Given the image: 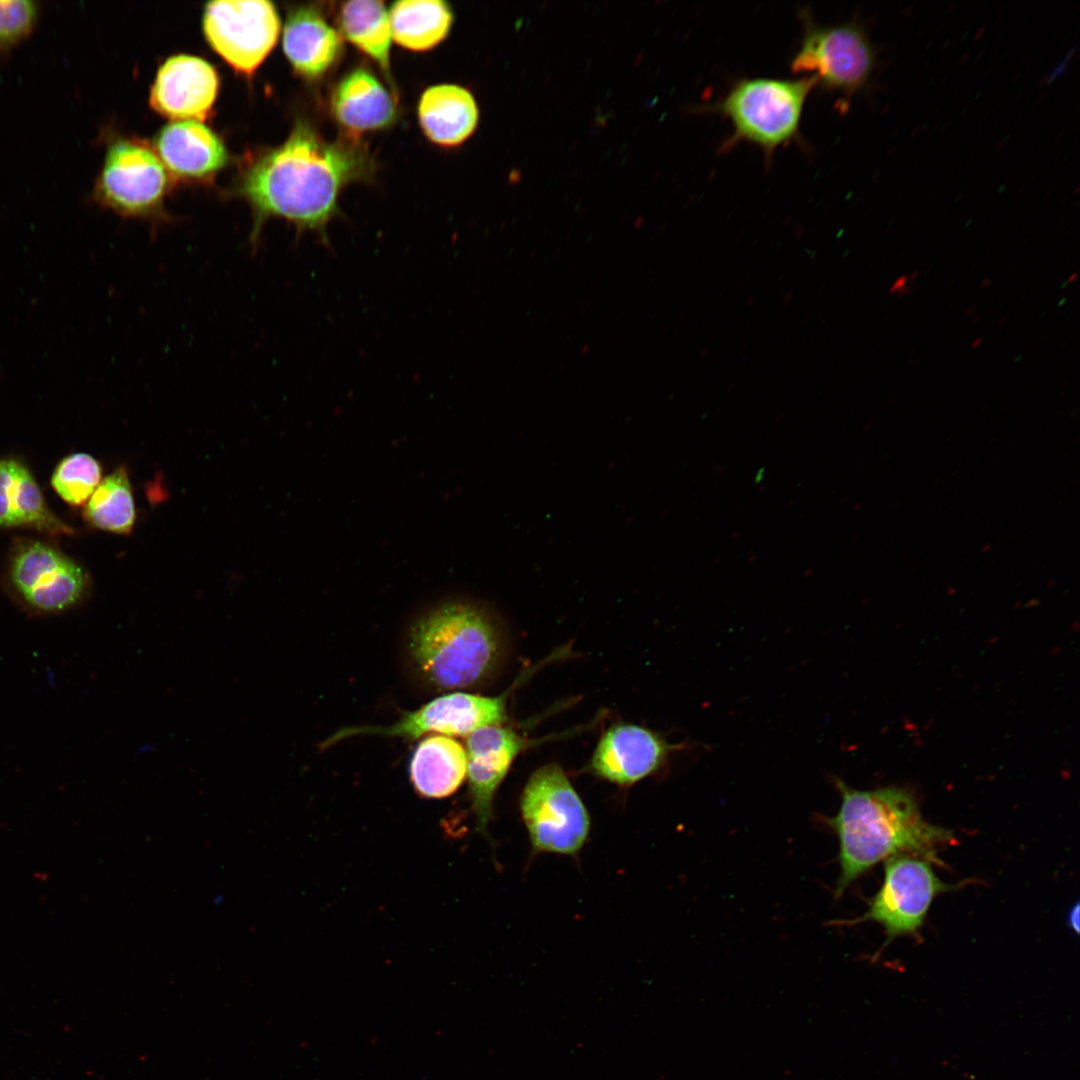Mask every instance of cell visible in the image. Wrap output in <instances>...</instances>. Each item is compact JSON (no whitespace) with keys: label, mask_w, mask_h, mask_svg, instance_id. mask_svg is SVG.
Here are the masks:
<instances>
[{"label":"cell","mask_w":1080,"mask_h":1080,"mask_svg":"<svg viewBox=\"0 0 1080 1080\" xmlns=\"http://www.w3.org/2000/svg\"><path fill=\"white\" fill-rule=\"evenodd\" d=\"M467 772L466 752L456 740L434 735L416 748L410 763V779L416 792L425 798L452 795Z\"/></svg>","instance_id":"ffe728a7"},{"label":"cell","mask_w":1080,"mask_h":1080,"mask_svg":"<svg viewBox=\"0 0 1080 1080\" xmlns=\"http://www.w3.org/2000/svg\"><path fill=\"white\" fill-rule=\"evenodd\" d=\"M167 176L163 163L147 146L117 140L107 149L95 197L121 215L151 217L161 209Z\"/></svg>","instance_id":"30bf717a"},{"label":"cell","mask_w":1080,"mask_h":1080,"mask_svg":"<svg viewBox=\"0 0 1080 1080\" xmlns=\"http://www.w3.org/2000/svg\"><path fill=\"white\" fill-rule=\"evenodd\" d=\"M283 50L293 69L307 79H318L336 63L342 36L312 5L293 9L283 30Z\"/></svg>","instance_id":"2e32d148"},{"label":"cell","mask_w":1080,"mask_h":1080,"mask_svg":"<svg viewBox=\"0 0 1080 1080\" xmlns=\"http://www.w3.org/2000/svg\"><path fill=\"white\" fill-rule=\"evenodd\" d=\"M908 284V275H900L889 288V294H895Z\"/></svg>","instance_id":"4316f807"},{"label":"cell","mask_w":1080,"mask_h":1080,"mask_svg":"<svg viewBox=\"0 0 1080 1080\" xmlns=\"http://www.w3.org/2000/svg\"><path fill=\"white\" fill-rule=\"evenodd\" d=\"M156 148L169 170L186 178L210 176L227 160L221 139L209 127L194 120L164 126L156 138Z\"/></svg>","instance_id":"ac0fdd59"},{"label":"cell","mask_w":1080,"mask_h":1080,"mask_svg":"<svg viewBox=\"0 0 1080 1080\" xmlns=\"http://www.w3.org/2000/svg\"><path fill=\"white\" fill-rule=\"evenodd\" d=\"M959 887L942 882L930 861L899 854L885 860L884 877L867 911L853 923L873 921L884 928L885 946L900 936L919 935L934 899Z\"/></svg>","instance_id":"ba28073f"},{"label":"cell","mask_w":1080,"mask_h":1080,"mask_svg":"<svg viewBox=\"0 0 1080 1080\" xmlns=\"http://www.w3.org/2000/svg\"><path fill=\"white\" fill-rule=\"evenodd\" d=\"M520 807L536 851L574 855L583 846L589 815L559 765L547 764L530 776Z\"/></svg>","instance_id":"52a82bcc"},{"label":"cell","mask_w":1080,"mask_h":1080,"mask_svg":"<svg viewBox=\"0 0 1080 1080\" xmlns=\"http://www.w3.org/2000/svg\"><path fill=\"white\" fill-rule=\"evenodd\" d=\"M912 290H913V286H912V284H907V285H906V286H904V287H903L902 289H900V290H899V291H898V292H897L896 294H897L898 296H906V295H908V294H909V293H910V292H911Z\"/></svg>","instance_id":"f546056e"},{"label":"cell","mask_w":1080,"mask_h":1080,"mask_svg":"<svg viewBox=\"0 0 1080 1080\" xmlns=\"http://www.w3.org/2000/svg\"><path fill=\"white\" fill-rule=\"evenodd\" d=\"M1076 277H1077V273H1076V272H1074V273H1073L1072 275H1070V276H1069V278L1067 279V283H1072V282H1074V281H1075V279H1076Z\"/></svg>","instance_id":"d590c367"},{"label":"cell","mask_w":1080,"mask_h":1080,"mask_svg":"<svg viewBox=\"0 0 1080 1080\" xmlns=\"http://www.w3.org/2000/svg\"><path fill=\"white\" fill-rule=\"evenodd\" d=\"M798 50L792 57L793 73L812 77L824 90L852 95L869 82L876 61L874 48L855 23L820 25L807 13Z\"/></svg>","instance_id":"5b68a950"},{"label":"cell","mask_w":1080,"mask_h":1080,"mask_svg":"<svg viewBox=\"0 0 1080 1080\" xmlns=\"http://www.w3.org/2000/svg\"><path fill=\"white\" fill-rule=\"evenodd\" d=\"M84 519L94 528L129 534L135 523L136 510L128 472L119 466L104 477L85 503Z\"/></svg>","instance_id":"603a6c76"},{"label":"cell","mask_w":1080,"mask_h":1080,"mask_svg":"<svg viewBox=\"0 0 1080 1080\" xmlns=\"http://www.w3.org/2000/svg\"><path fill=\"white\" fill-rule=\"evenodd\" d=\"M838 813L827 819L839 842L836 897L882 860L909 854L940 863L937 852L954 840L952 831L927 822L904 788L858 790L835 778Z\"/></svg>","instance_id":"7a4b0ae2"},{"label":"cell","mask_w":1080,"mask_h":1080,"mask_svg":"<svg viewBox=\"0 0 1080 1080\" xmlns=\"http://www.w3.org/2000/svg\"><path fill=\"white\" fill-rule=\"evenodd\" d=\"M990 285H991V279H989V278H986V279L982 280V282H981V284H980V287H981V288H987V287H989Z\"/></svg>","instance_id":"1f68e13d"},{"label":"cell","mask_w":1080,"mask_h":1080,"mask_svg":"<svg viewBox=\"0 0 1080 1080\" xmlns=\"http://www.w3.org/2000/svg\"><path fill=\"white\" fill-rule=\"evenodd\" d=\"M508 691L499 696H480L456 692L438 697L417 710L406 712L390 726H359L340 729L322 746L328 747L347 737L382 735L417 738L427 732L446 735H469L487 726L503 723L506 718Z\"/></svg>","instance_id":"8fae6325"},{"label":"cell","mask_w":1080,"mask_h":1080,"mask_svg":"<svg viewBox=\"0 0 1080 1080\" xmlns=\"http://www.w3.org/2000/svg\"><path fill=\"white\" fill-rule=\"evenodd\" d=\"M0 527H26L49 535L73 530L47 506L28 468L13 458L0 459Z\"/></svg>","instance_id":"e0dca14e"},{"label":"cell","mask_w":1080,"mask_h":1080,"mask_svg":"<svg viewBox=\"0 0 1080 1080\" xmlns=\"http://www.w3.org/2000/svg\"><path fill=\"white\" fill-rule=\"evenodd\" d=\"M524 746L518 733L499 725L480 728L467 737L466 775L476 830L483 836H488L495 793Z\"/></svg>","instance_id":"7c38bea8"},{"label":"cell","mask_w":1080,"mask_h":1080,"mask_svg":"<svg viewBox=\"0 0 1080 1080\" xmlns=\"http://www.w3.org/2000/svg\"><path fill=\"white\" fill-rule=\"evenodd\" d=\"M792 300H793V292H792V291H788V292H787V293H786V294L784 295V297H783V299H782V305H783L784 307H787V306H788V305H789V304H790V303L792 302Z\"/></svg>","instance_id":"f1b7e54d"},{"label":"cell","mask_w":1080,"mask_h":1080,"mask_svg":"<svg viewBox=\"0 0 1080 1080\" xmlns=\"http://www.w3.org/2000/svg\"><path fill=\"white\" fill-rule=\"evenodd\" d=\"M38 14L30 0H0V49L23 40L32 31Z\"/></svg>","instance_id":"d4e9b609"},{"label":"cell","mask_w":1080,"mask_h":1080,"mask_svg":"<svg viewBox=\"0 0 1080 1080\" xmlns=\"http://www.w3.org/2000/svg\"><path fill=\"white\" fill-rule=\"evenodd\" d=\"M418 120L425 136L440 146H457L477 127L479 109L472 93L456 84L427 88L418 103Z\"/></svg>","instance_id":"d6986e66"},{"label":"cell","mask_w":1080,"mask_h":1080,"mask_svg":"<svg viewBox=\"0 0 1080 1080\" xmlns=\"http://www.w3.org/2000/svg\"><path fill=\"white\" fill-rule=\"evenodd\" d=\"M708 351H709V350H708V348H707V347H704V348H703V349H702V350L700 351V354H699V356H700L701 358H703V357H706V355L708 354Z\"/></svg>","instance_id":"8d00e7d4"},{"label":"cell","mask_w":1080,"mask_h":1080,"mask_svg":"<svg viewBox=\"0 0 1080 1080\" xmlns=\"http://www.w3.org/2000/svg\"><path fill=\"white\" fill-rule=\"evenodd\" d=\"M410 652L421 675L442 689L471 686L494 667L499 638L480 605L453 599L429 609L411 629Z\"/></svg>","instance_id":"3957f363"},{"label":"cell","mask_w":1080,"mask_h":1080,"mask_svg":"<svg viewBox=\"0 0 1080 1080\" xmlns=\"http://www.w3.org/2000/svg\"><path fill=\"white\" fill-rule=\"evenodd\" d=\"M1068 924L1076 933L1079 932V904L1076 903L1068 914Z\"/></svg>","instance_id":"484cf974"},{"label":"cell","mask_w":1080,"mask_h":1080,"mask_svg":"<svg viewBox=\"0 0 1080 1080\" xmlns=\"http://www.w3.org/2000/svg\"><path fill=\"white\" fill-rule=\"evenodd\" d=\"M756 299H757V297L755 295L750 296L749 299L747 300V306L750 307V306L754 305Z\"/></svg>","instance_id":"d6a6232c"},{"label":"cell","mask_w":1080,"mask_h":1080,"mask_svg":"<svg viewBox=\"0 0 1080 1080\" xmlns=\"http://www.w3.org/2000/svg\"><path fill=\"white\" fill-rule=\"evenodd\" d=\"M8 584L24 610L37 616L71 610L89 590L88 575L78 563L54 546L30 539L13 546Z\"/></svg>","instance_id":"8992f818"},{"label":"cell","mask_w":1080,"mask_h":1080,"mask_svg":"<svg viewBox=\"0 0 1080 1080\" xmlns=\"http://www.w3.org/2000/svg\"><path fill=\"white\" fill-rule=\"evenodd\" d=\"M989 549H991V544H990V543H986V544H984V545H983V546L981 547V549H980V552H981V553H986V552H987V551H988Z\"/></svg>","instance_id":"e575fe53"},{"label":"cell","mask_w":1080,"mask_h":1080,"mask_svg":"<svg viewBox=\"0 0 1080 1080\" xmlns=\"http://www.w3.org/2000/svg\"><path fill=\"white\" fill-rule=\"evenodd\" d=\"M338 25L344 36L371 58L390 79L392 41L389 11L382 1L355 0L342 4Z\"/></svg>","instance_id":"7402d4cb"},{"label":"cell","mask_w":1080,"mask_h":1080,"mask_svg":"<svg viewBox=\"0 0 1080 1080\" xmlns=\"http://www.w3.org/2000/svg\"><path fill=\"white\" fill-rule=\"evenodd\" d=\"M102 480L100 463L86 453H74L63 458L51 477V485L67 504H85Z\"/></svg>","instance_id":"cb8c5ba5"},{"label":"cell","mask_w":1080,"mask_h":1080,"mask_svg":"<svg viewBox=\"0 0 1080 1080\" xmlns=\"http://www.w3.org/2000/svg\"><path fill=\"white\" fill-rule=\"evenodd\" d=\"M373 170L372 156L359 139L329 141L298 121L287 140L258 158L243 176L239 192L253 211L252 249L270 217L283 218L298 232L316 233L327 242L342 190L367 180Z\"/></svg>","instance_id":"6da1fadb"},{"label":"cell","mask_w":1080,"mask_h":1080,"mask_svg":"<svg viewBox=\"0 0 1080 1080\" xmlns=\"http://www.w3.org/2000/svg\"><path fill=\"white\" fill-rule=\"evenodd\" d=\"M392 39L412 51L437 46L450 32L453 12L441 0H403L389 10Z\"/></svg>","instance_id":"44dd1931"},{"label":"cell","mask_w":1080,"mask_h":1080,"mask_svg":"<svg viewBox=\"0 0 1080 1080\" xmlns=\"http://www.w3.org/2000/svg\"><path fill=\"white\" fill-rule=\"evenodd\" d=\"M965 313H966V315H968L972 319V323H975V322L978 321L979 315H978V312H977V308L974 305L969 306L966 309Z\"/></svg>","instance_id":"83f0119b"},{"label":"cell","mask_w":1080,"mask_h":1080,"mask_svg":"<svg viewBox=\"0 0 1080 1080\" xmlns=\"http://www.w3.org/2000/svg\"><path fill=\"white\" fill-rule=\"evenodd\" d=\"M336 122L351 137L391 126L398 114L392 93L370 70L358 67L336 84L330 98Z\"/></svg>","instance_id":"9a60e30c"},{"label":"cell","mask_w":1080,"mask_h":1080,"mask_svg":"<svg viewBox=\"0 0 1080 1080\" xmlns=\"http://www.w3.org/2000/svg\"><path fill=\"white\" fill-rule=\"evenodd\" d=\"M279 29V15L270 1L221 0L205 6L207 41L235 70L247 75L271 51Z\"/></svg>","instance_id":"9c48e42d"},{"label":"cell","mask_w":1080,"mask_h":1080,"mask_svg":"<svg viewBox=\"0 0 1080 1080\" xmlns=\"http://www.w3.org/2000/svg\"><path fill=\"white\" fill-rule=\"evenodd\" d=\"M673 748L648 729L617 725L600 739L591 768L612 783L632 784L654 772Z\"/></svg>","instance_id":"5bb4252c"},{"label":"cell","mask_w":1080,"mask_h":1080,"mask_svg":"<svg viewBox=\"0 0 1080 1080\" xmlns=\"http://www.w3.org/2000/svg\"><path fill=\"white\" fill-rule=\"evenodd\" d=\"M1008 319H1009V317H1007V316L999 318L998 321H997V325L998 326L999 325L1000 326L1004 325L1008 321Z\"/></svg>","instance_id":"836d02e7"},{"label":"cell","mask_w":1080,"mask_h":1080,"mask_svg":"<svg viewBox=\"0 0 1080 1080\" xmlns=\"http://www.w3.org/2000/svg\"><path fill=\"white\" fill-rule=\"evenodd\" d=\"M815 86V80L806 76L736 81L726 95L707 108L723 115L732 125L722 150L751 143L770 159L777 148L798 137L804 105Z\"/></svg>","instance_id":"277c9868"},{"label":"cell","mask_w":1080,"mask_h":1080,"mask_svg":"<svg viewBox=\"0 0 1080 1080\" xmlns=\"http://www.w3.org/2000/svg\"><path fill=\"white\" fill-rule=\"evenodd\" d=\"M982 341H983L982 337L975 338L971 343V349L978 348L980 346V344L982 343Z\"/></svg>","instance_id":"4dcf8cb0"},{"label":"cell","mask_w":1080,"mask_h":1080,"mask_svg":"<svg viewBox=\"0 0 1080 1080\" xmlns=\"http://www.w3.org/2000/svg\"><path fill=\"white\" fill-rule=\"evenodd\" d=\"M218 77L202 58L174 55L159 68L150 95L151 106L178 120H203L217 95Z\"/></svg>","instance_id":"4fadbf2b"}]
</instances>
